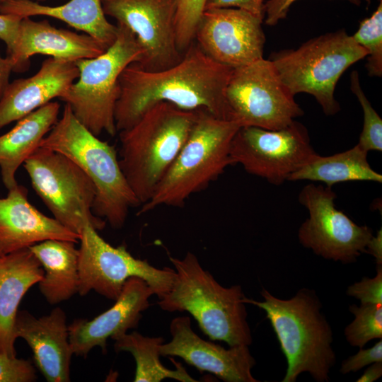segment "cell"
Wrapping results in <instances>:
<instances>
[{
  "mask_svg": "<svg viewBox=\"0 0 382 382\" xmlns=\"http://www.w3.org/2000/svg\"><path fill=\"white\" fill-rule=\"evenodd\" d=\"M233 69L209 57L194 40L181 60L161 71L129 64L119 77L115 110L117 132L132 126L151 106L167 102L187 110H204L231 120L225 89Z\"/></svg>",
  "mask_w": 382,
  "mask_h": 382,
  "instance_id": "6da1fadb",
  "label": "cell"
},
{
  "mask_svg": "<svg viewBox=\"0 0 382 382\" xmlns=\"http://www.w3.org/2000/svg\"><path fill=\"white\" fill-rule=\"evenodd\" d=\"M260 294L262 301L245 297L243 302L262 309L270 322L287 362L282 381L295 382L304 372L317 382L329 381L336 362L333 333L315 291L303 288L289 299L264 288Z\"/></svg>",
  "mask_w": 382,
  "mask_h": 382,
  "instance_id": "7a4b0ae2",
  "label": "cell"
},
{
  "mask_svg": "<svg viewBox=\"0 0 382 382\" xmlns=\"http://www.w3.org/2000/svg\"><path fill=\"white\" fill-rule=\"evenodd\" d=\"M169 260L175 277L171 289L159 299V307L168 312H188L212 341H222L229 347L250 345L253 338L242 287L221 286L191 252L181 259L169 256Z\"/></svg>",
  "mask_w": 382,
  "mask_h": 382,
  "instance_id": "3957f363",
  "label": "cell"
},
{
  "mask_svg": "<svg viewBox=\"0 0 382 382\" xmlns=\"http://www.w3.org/2000/svg\"><path fill=\"white\" fill-rule=\"evenodd\" d=\"M197 110L159 102L120 132V164L135 197L148 202L186 141Z\"/></svg>",
  "mask_w": 382,
  "mask_h": 382,
  "instance_id": "277c9868",
  "label": "cell"
},
{
  "mask_svg": "<svg viewBox=\"0 0 382 382\" xmlns=\"http://www.w3.org/2000/svg\"><path fill=\"white\" fill-rule=\"evenodd\" d=\"M39 147L66 156L83 171L96 189L93 214L112 228H122L129 209L140 205L123 174L115 147L82 125L67 104Z\"/></svg>",
  "mask_w": 382,
  "mask_h": 382,
  "instance_id": "5b68a950",
  "label": "cell"
},
{
  "mask_svg": "<svg viewBox=\"0 0 382 382\" xmlns=\"http://www.w3.org/2000/svg\"><path fill=\"white\" fill-rule=\"evenodd\" d=\"M241 126L197 110L196 121L172 165L138 214L161 206L180 207L232 165L231 144Z\"/></svg>",
  "mask_w": 382,
  "mask_h": 382,
  "instance_id": "8992f818",
  "label": "cell"
},
{
  "mask_svg": "<svg viewBox=\"0 0 382 382\" xmlns=\"http://www.w3.org/2000/svg\"><path fill=\"white\" fill-rule=\"evenodd\" d=\"M367 56L345 30L315 37L296 49L282 50L270 54L279 75L295 96L311 95L326 115L340 110L335 90L342 74Z\"/></svg>",
  "mask_w": 382,
  "mask_h": 382,
  "instance_id": "52a82bcc",
  "label": "cell"
},
{
  "mask_svg": "<svg viewBox=\"0 0 382 382\" xmlns=\"http://www.w3.org/2000/svg\"><path fill=\"white\" fill-rule=\"evenodd\" d=\"M117 36L103 54L75 61L79 75L60 100L93 134L114 136L115 110L120 96L119 77L129 64L138 63L143 51L134 33L117 23Z\"/></svg>",
  "mask_w": 382,
  "mask_h": 382,
  "instance_id": "ba28073f",
  "label": "cell"
},
{
  "mask_svg": "<svg viewBox=\"0 0 382 382\" xmlns=\"http://www.w3.org/2000/svg\"><path fill=\"white\" fill-rule=\"evenodd\" d=\"M23 165L35 192L63 226L79 235L86 223L104 228L106 221L92 211L95 187L73 161L39 147Z\"/></svg>",
  "mask_w": 382,
  "mask_h": 382,
  "instance_id": "9c48e42d",
  "label": "cell"
},
{
  "mask_svg": "<svg viewBox=\"0 0 382 382\" xmlns=\"http://www.w3.org/2000/svg\"><path fill=\"white\" fill-rule=\"evenodd\" d=\"M225 98L231 121L241 127L276 130L304 114L269 59L233 69Z\"/></svg>",
  "mask_w": 382,
  "mask_h": 382,
  "instance_id": "30bf717a",
  "label": "cell"
},
{
  "mask_svg": "<svg viewBox=\"0 0 382 382\" xmlns=\"http://www.w3.org/2000/svg\"><path fill=\"white\" fill-rule=\"evenodd\" d=\"M79 242L78 294L81 296L93 290L115 301L125 282L134 277L144 279L158 299L173 286L174 269L156 268L146 260L135 258L124 245H111L90 223L82 228Z\"/></svg>",
  "mask_w": 382,
  "mask_h": 382,
  "instance_id": "8fae6325",
  "label": "cell"
},
{
  "mask_svg": "<svg viewBox=\"0 0 382 382\" xmlns=\"http://www.w3.org/2000/svg\"><path fill=\"white\" fill-rule=\"evenodd\" d=\"M316 154L307 129L296 120L276 130L241 127L230 149L232 165L240 164L275 185L288 180Z\"/></svg>",
  "mask_w": 382,
  "mask_h": 382,
  "instance_id": "7c38bea8",
  "label": "cell"
},
{
  "mask_svg": "<svg viewBox=\"0 0 382 382\" xmlns=\"http://www.w3.org/2000/svg\"><path fill=\"white\" fill-rule=\"evenodd\" d=\"M337 195L332 187L308 184L299 195V202L308 211L300 226V243L326 260L349 264L366 253L373 236L367 226H359L335 203Z\"/></svg>",
  "mask_w": 382,
  "mask_h": 382,
  "instance_id": "4fadbf2b",
  "label": "cell"
},
{
  "mask_svg": "<svg viewBox=\"0 0 382 382\" xmlns=\"http://www.w3.org/2000/svg\"><path fill=\"white\" fill-rule=\"evenodd\" d=\"M109 16L132 31L142 49L137 63L147 71H161L182 59L176 42L175 0H101ZM136 63V62H135Z\"/></svg>",
  "mask_w": 382,
  "mask_h": 382,
  "instance_id": "5bb4252c",
  "label": "cell"
},
{
  "mask_svg": "<svg viewBox=\"0 0 382 382\" xmlns=\"http://www.w3.org/2000/svg\"><path fill=\"white\" fill-rule=\"evenodd\" d=\"M263 19L235 8L205 9L195 41L216 62L232 69L263 58Z\"/></svg>",
  "mask_w": 382,
  "mask_h": 382,
  "instance_id": "9a60e30c",
  "label": "cell"
},
{
  "mask_svg": "<svg viewBox=\"0 0 382 382\" xmlns=\"http://www.w3.org/2000/svg\"><path fill=\"white\" fill-rule=\"evenodd\" d=\"M171 340L159 347L160 355L179 357L200 372L207 371L225 382H258L252 375L255 359L249 346L226 349L206 341L192 330L188 316H178L170 324Z\"/></svg>",
  "mask_w": 382,
  "mask_h": 382,
  "instance_id": "2e32d148",
  "label": "cell"
},
{
  "mask_svg": "<svg viewBox=\"0 0 382 382\" xmlns=\"http://www.w3.org/2000/svg\"><path fill=\"white\" fill-rule=\"evenodd\" d=\"M155 294L142 279H128L122 290L108 310L92 320L79 318L69 325V337L73 354L86 357L96 347L107 352L109 337L126 333L136 328L142 317V312L149 306V298Z\"/></svg>",
  "mask_w": 382,
  "mask_h": 382,
  "instance_id": "e0dca14e",
  "label": "cell"
},
{
  "mask_svg": "<svg viewBox=\"0 0 382 382\" xmlns=\"http://www.w3.org/2000/svg\"><path fill=\"white\" fill-rule=\"evenodd\" d=\"M15 331L33 352L35 364L49 382L70 381V364L74 354L65 312L59 307L36 318L28 311L18 312Z\"/></svg>",
  "mask_w": 382,
  "mask_h": 382,
  "instance_id": "ac0fdd59",
  "label": "cell"
},
{
  "mask_svg": "<svg viewBox=\"0 0 382 382\" xmlns=\"http://www.w3.org/2000/svg\"><path fill=\"white\" fill-rule=\"evenodd\" d=\"M80 235L49 217L28 200V190L21 185L0 197V257L49 239L78 243Z\"/></svg>",
  "mask_w": 382,
  "mask_h": 382,
  "instance_id": "d6986e66",
  "label": "cell"
},
{
  "mask_svg": "<svg viewBox=\"0 0 382 382\" xmlns=\"http://www.w3.org/2000/svg\"><path fill=\"white\" fill-rule=\"evenodd\" d=\"M79 75L74 61L50 57L32 76L9 83L0 98V129L60 99Z\"/></svg>",
  "mask_w": 382,
  "mask_h": 382,
  "instance_id": "ffe728a7",
  "label": "cell"
},
{
  "mask_svg": "<svg viewBox=\"0 0 382 382\" xmlns=\"http://www.w3.org/2000/svg\"><path fill=\"white\" fill-rule=\"evenodd\" d=\"M106 50L88 34L57 28L47 20L35 21L24 17L20 22L14 52L6 57L11 62L13 71L23 72L28 69L30 58L35 54L75 62L98 57Z\"/></svg>",
  "mask_w": 382,
  "mask_h": 382,
  "instance_id": "44dd1931",
  "label": "cell"
},
{
  "mask_svg": "<svg viewBox=\"0 0 382 382\" xmlns=\"http://www.w3.org/2000/svg\"><path fill=\"white\" fill-rule=\"evenodd\" d=\"M44 274L30 249H21L0 257V353L16 357L15 331L18 308L34 284Z\"/></svg>",
  "mask_w": 382,
  "mask_h": 382,
  "instance_id": "7402d4cb",
  "label": "cell"
},
{
  "mask_svg": "<svg viewBox=\"0 0 382 382\" xmlns=\"http://www.w3.org/2000/svg\"><path fill=\"white\" fill-rule=\"evenodd\" d=\"M0 13L22 18L46 16L59 19L93 37L105 49L114 43L117 36V25L107 20L101 0H69L57 6L32 0H8L0 4Z\"/></svg>",
  "mask_w": 382,
  "mask_h": 382,
  "instance_id": "603a6c76",
  "label": "cell"
},
{
  "mask_svg": "<svg viewBox=\"0 0 382 382\" xmlns=\"http://www.w3.org/2000/svg\"><path fill=\"white\" fill-rule=\"evenodd\" d=\"M59 109L58 102L51 101L18 120L10 131L0 136L1 175L8 190L18 185L17 170L57 122Z\"/></svg>",
  "mask_w": 382,
  "mask_h": 382,
  "instance_id": "cb8c5ba5",
  "label": "cell"
},
{
  "mask_svg": "<svg viewBox=\"0 0 382 382\" xmlns=\"http://www.w3.org/2000/svg\"><path fill=\"white\" fill-rule=\"evenodd\" d=\"M73 241L49 239L28 248L40 262L44 274L39 289L50 304L66 301L78 293L79 249Z\"/></svg>",
  "mask_w": 382,
  "mask_h": 382,
  "instance_id": "d4e9b609",
  "label": "cell"
},
{
  "mask_svg": "<svg viewBox=\"0 0 382 382\" xmlns=\"http://www.w3.org/2000/svg\"><path fill=\"white\" fill-rule=\"evenodd\" d=\"M367 154L357 144L349 150L332 156H321L317 154L292 173L288 180L322 182L329 187L348 181L381 183L382 175L371 167Z\"/></svg>",
  "mask_w": 382,
  "mask_h": 382,
  "instance_id": "484cf974",
  "label": "cell"
},
{
  "mask_svg": "<svg viewBox=\"0 0 382 382\" xmlns=\"http://www.w3.org/2000/svg\"><path fill=\"white\" fill-rule=\"evenodd\" d=\"M112 339L115 341V352H128L134 358L136 371L135 382H160L166 378H171L180 382H196L185 367L173 358L170 357L175 369H169L160 361L159 347L164 342L161 337H145L138 332L123 333Z\"/></svg>",
  "mask_w": 382,
  "mask_h": 382,
  "instance_id": "4316f807",
  "label": "cell"
},
{
  "mask_svg": "<svg viewBox=\"0 0 382 382\" xmlns=\"http://www.w3.org/2000/svg\"><path fill=\"white\" fill-rule=\"evenodd\" d=\"M349 309L354 318L344 335L352 347L363 348L372 340L382 338V304H352Z\"/></svg>",
  "mask_w": 382,
  "mask_h": 382,
  "instance_id": "83f0119b",
  "label": "cell"
},
{
  "mask_svg": "<svg viewBox=\"0 0 382 382\" xmlns=\"http://www.w3.org/2000/svg\"><path fill=\"white\" fill-rule=\"evenodd\" d=\"M367 52L366 68L369 76H382V0L372 14L362 20L352 35Z\"/></svg>",
  "mask_w": 382,
  "mask_h": 382,
  "instance_id": "f1b7e54d",
  "label": "cell"
},
{
  "mask_svg": "<svg viewBox=\"0 0 382 382\" xmlns=\"http://www.w3.org/2000/svg\"><path fill=\"white\" fill-rule=\"evenodd\" d=\"M350 89L357 97L363 110V127L357 144L364 151H382V120L371 106L361 88L359 73L350 74Z\"/></svg>",
  "mask_w": 382,
  "mask_h": 382,
  "instance_id": "f546056e",
  "label": "cell"
},
{
  "mask_svg": "<svg viewBox=\"0 0 382 382\" xmlns=\"http://www.w3.org/2000/svg\"><path fill=\"white\" fill-rule=\"evenodd\" d=\"M207 0H175L176 42L184 53L195 40V31Z\"/></svg>",
  "mask_w": 382,
  "mask_h": 382,
  "instance_id": "4dcf8cb0",
  "label": "cell"
},
{
  "mask_svg": "<svg viewBox=\"0 0 382 382\" xmlns=\"http://www.w3.org/2000/svg\"><path fill=\"white\" fill-rule=\"evenodd\" d=\"M37 379L32 363L0 353V382H33Z\"/></svg>",
  "mask_w": 382,
  "mask_h": 382,
  "instance_id": "1f68e13d",
  "label": "cell"
},
{
  "mask_svg": "<svg viewBox=\"0 0 382 382\" xmlns=\"http://www.w3.org/2000/svg\"><path fill=\"white\" fill-rule=\"evenodd\" d=\"M346 294L361 304H382V265L377 266L374 277H363L349 286Z\"/></svg>",
  "mask_w": 382,
  "mask_h": 382,
  "instance_id": "d6a6232c",
  "label": "cell"
},
{
  "mask_svg": "<svg viewBox=\"0 0 382 382\" xmlns=\"http://www.w3.org/2000/svg\"><path fill=\"white\" fill-rule=\"evenodd\" d=\"M382 361V340L380 339L370 348H360L354 355L345 359L340 366L342 374L356 372L373 363Z\"/></svg>",
  "mask_w": 382,
  "mask_h": 382,
  "instance_id": "836d02e7",
  "label": "cell"
},
{
  "mask_svg": "<svg viewBox=\"0 0 382 382\" xmlns=\"http://www.w3.org/2000/svg\"><path fill=\"white\" fill-rule=\"evenodd\" d=\"M265 4V0H207L204 10L235 8L248 12L264 20Z\"/></svg>",
  "mask_w": 382,
  "mask_h": 382,
  "instance_id": "e575fe53",
  "label": "cell"
},
{
  "mask_svg": "<svg viewBox=\"0 0 382 382\" xmlns=\"http://www.w3.org/2000/svg\"><path fill=\"white\" fill-rule=\"evenodd\" d=\"M22 18L16 15L0 13V39L6 45V57H10L14 52Z\"/></svg>",
  "mask_w": 382,
  "mask_h": 382,
  "instance_id": "d590c367",
  "label": "cell"
},
{
  "mask_svg": "<svg viewBox=\"0 0 382 382\" xmlns=\"http://www.w3.org/2000/svg\"><path fill=\"white\" fill-rule=\"evenodd\" d=\"M297 0H267L265 4V23L269 26L277 25L279 21L284 19L291 6ZM359 6L360 0H347Z\"/></svg>",
  "mask_w": 382,
  "mask_h": 382,
  "instance_id": "8d00e7d4",
  "label": "cell"
},
{
  "mask_svg": "<svg viewBox=\"0 0 382 382\" xmlns=\"http://www.w3.org/2000/svg\"><path fill=\"white\" fill-rule=\"evenodd\" d=\"M366 253L372 255L377 266L382 265V231L378 230L376 236H372L367 243Z\"/></svg>",
  "mask_w": 382,
  "mask_h": 382,
  "instance_id": "74e56055",
  "label": "cell"
},
{
  "mask_svg": "<svg viewBox=\"0 0 382 382\" xmlns=\"http://www.w3.org/2000/svg\"><path fill=\"white\" fill-rule=\"evenodd\" d=\"M12 71V64L8 57H2L0 54V98L9 83V77Z\"/></svg>",
  "mask_w": 382,
  "mask_h": 382,
  "instance_id": "f35d334b",
  "label": "cell"
},
{
  "mask_svg": "<svg viewBox=\"0 0 382 382\" xmlns=\"http://www.w3.org/2000/svg\"><path fill=\"white\" fill-rule=\"evenodd\" d=\"M382 376V361L373 363L365 369L362 375L359 377L357 382H374Z\"/></svg>",
  "mask_w": 382,
  "mask_h": 382,
  "instance_id": "ab89813d",
  "label": "cell"
},
{
  "mask_svg": "<svg viewBox=\"0 0 382 382\" xmlns=\"http://www.w3.org/2000/svg\"><path fill=\"white\" fill-rule=\"evenodd\" d=\"M8 1V0H0V4H1V3H4V2H5V1ZM37 1H45V0H37Z\"/></svg>",
  "mask_w": 382,
  "mask_h": 382,
  "instance_id": "60d3db41",
  "label": "cell"
},
{
  "mask_svg": "<svg viewBox=\"0 0 382 382\" xmlns=\"http://www.w3.org/2000/svg\"><path fill=\"white\" fill-rule=\"evenodd\" d=\"M365 1H366V2L367 3V4H369L370 2H371V0H365Z\"/></svg>",
  "mask_w": 382,
  "mask_h": 382,
  "instance_id": "b9f144b4",
  "label": "cell"
}]
</instances>
